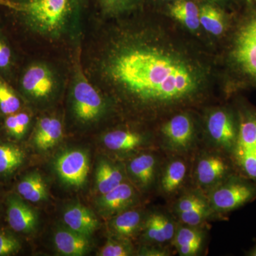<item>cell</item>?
I'll use <instances>...</instances> for the list:
<instances>
[{
  "mask_svg": "<svg viewBox=\"0 0 256 256\" xmlns=\"http://www.w3.org/2000/svg\"><path fill=\"white\" fill-rule=\"evenodd\" d=\"M24 153L12 144H0V174H8L23 163Z\"/></svg>",
  "mask_w": 256,
  "mask_h": 256,
  "instance_id": "4316f807",
  "label": "cell"
},
{
  "mask_svg": "<svg viewBox=\"0 0 256 256\" xmlns=\"http://www.w3.org/2000/svg\"><path fill=\"white\" fill-rule=\"evenodd\" d=\"M208 204L213 212L228 213L256 198V184L235 172L208 192Z\"/></svg>",
  "mask_w": 256,
  "mask_h": 256,
  "instance_id": "3957f363",
  "label": "cell"
},
{
  "mask_svg": "<svg viewBox=\"0 0 256 256\" xmlns=\"http://www.w3.org/2000/svg\"><path fill=\"white\" fill-rule=\"evenodd\" d=\"M248 256H256V244L246 254Z\"/></svg>",
  "mask_w": 256,
  "mask_h": 256,
  "instance_id": "d590c367",
  "label": "cell"
},
{
  "mask_svg": "<svg viewBox=\"0 0 256 256\" xmlns=\"http://www.w3.org/2000/svg\"><path fill=\"white\" fill-rule=\"evenodd\" d=\"M136 198V192L129 183L122 182L114 190L102 194L99 200V205L106 213L121 212L132 204Z\"/></svg>",
  "mask_w": 256,
  "mask_h": 256,
  "instance_id": "ac0fdd59",
  "label": "cell"
},
{
  "mask_svg": "<svg viewBox=\"0 0 256 256\" xmlns=\"http://www.w3.org/2000/svg\"><path fill=\"white\" fill-rule=\"evenodd\" d=\"M176 226L174 220L166 214L154 212L146 218L144 223V237L156 246L172 242Z\"/></svg>",
  "mask_w": 256,
  "mask_h": 256,
  "instance_id": "7c38bea8",
  "label": "cell"
},
{
  "mask_svg": "<svg viewBox=\"0 0 256 256\" xmlns=\"http://www.w3.org/2000/svg\"><path fill=\"white\" fill-rule=\"evenodd\" d=\"M124 182V173L120 166L109 162H100L96 173V182L101 195L111 191Z\"/></svg>",
  "mask_w": 256,
  "mask_h": 256,
  "instance_id": "603a6c76",
  "label": "cell"
},
{
  "mask_svg": "<svg viewBox=\"0 0 256 256\" xmlns=\"http://www.w3.org/2000/svg\"><path fill=\"white\" fill-rule=\"evenodd\" d=\"M111 74L139 100L153 105L184 100L195 88L186 66L154 50L138 48L122 54L114 60Z\"/></svg>",
  "mask_w": 256,
  "mask_h": 256,
  "instance_id": "6da1fadb",
  "label": "cell"
},
{
  "mask_svg": "<svg viewBox=\"0 0 256 256\" xmlns=\"http://www.w3.org/2000/svg\"><path fill=\"white\" fill-rule=\"evenodd\" d=\"M8 220L11 228L20 233H30L36 226V215L28 205L18 198H10Z\"/></svg>",
  "mask_w": 256,
  "mask_h": 256,
  "instance_id": "2e32d148",
  "label": "cell"
},
{
  "mask_svg": "<svg viewBox=\"0 0 256 256\" xmlns=\"http://www.w3.org/2000/svg\"><path fill=\"white\" fill-rule=\"evenodd\" d=\"M176 156L166 162L158 176L159 191L164 196L175 194L182 188L188 176V163L182 156Z\"/></svg>",
  "mask_w": 256,
  "mask_h": 256,
  "instance_id": "8fae6325",
  "label": "cell"
},
{
  "mask_svg": "<svg viewBox=\"0 0 256 256\" xmlns=\"http://www.w3.org/2000/svg\"><path fill=\"white\" fill-rule=\"evenodd\" d=\"M54 240L58 252L65 256L84 255L90 247L88 237L69 228L56 232Z\"/></svg>",
  "mask_w": 256,
  "mask_h": 256,
  "instance_id": "d6986e66",
  "label": "cell"
},
{
  "mask_svg": "<svg viewBox=\"0 0 256 256\" xmlns=\"http://www.w3.org/2000/svg\"><path fill=\"white\" fill-rule=\"evenodd\" d=\"M235 172L233 163L228 156L220 152L218 154L205 153L196 160L195 182L202 192H208Z\"/></svg>",
  "mask_w": 256,
  "mask_h": 256,
  "instance_id": "5b68a950",
  "label": "cell"
},
{
  "mask_svg": "<svg viewBox=\"0 0 256 256\" xmlns=\"http://www.w3.org/2000/svg\"><path fill=\"white\" fill-rule=\"evenodd\" d=\"M63 136L62 122L55 118H44L37 126L34 143L38 149L46 150L56 144Z\"/></svg>",
  "mask_w": 256,
  "mask_h": 256,
  "instance_id": "44dd1931",
  "label": "cell"
},
{
  "mask_svg": "<svg viewBox=\"0 0 256 256\" xmlns=\"http://www.w3.org/2000/svg\"><path fill=\"white\" fill-rule=\"evenodd\" d=\"M132 252V248L127 242L110 240L102 248L99 256H128Z\"/></svg>",
  "mask_w": 256,
  "mask_h": 256,
  "instance_id": "f546056e",
  "label": "cell"
},
{
  "mask_svg": "<svg viewBox=\"0 0 256 256\" xmlns=\"http://www.w3.org/2000/svg\"><path fill=\"white\" fill-rule=\"evenodd\" d=\"M158 166L160 162L154 154L143 153L130 162L128 170L140 188H148L159 176Z\"/></svg>",
  "mask_w": 256,
  "mask_h": 256,
  "instance_id": "5bb4252c",
  "label": "cell"
},
{
  "mask_svg": "<svg viewBox=\"0 0 256 256\" xmlns=\"http://www.w3.org/2000/svg\"><path fill=\"white\" fill-rule=\"evenodd\" d=\"M20 249L18 240L12 236L0 233V256L14 254Z\"/></svg>",
  "mask_w": 256,
  "mask_h": 256,
  "instance_id": "4dcf8cb0",
  "label": "cell"
},
{
  "mask_svg": "<svg viewBox=\"0 0 256 256\" xmlns=\"http://www.w3.org/2000/svg\"><path fill=\"white\" fill-rule=\"evenodd\" d=\"M18 191L25 200L34 203L43 201L47 197L46 184L38 173L25 176L18 183Z\"/></svg>",
  "mask_w": 256,
  "mask_h": 256,
  "instance_id": "d4e9b609",
  "label": "cell"
},
{
  "mask_svg": "<svg viewBox=\"0 0 256 256\" xmlns=\"http://www.w3.org/2000/svg\"><path fill=\"white\" fill-rule=\"evenodd\" d=\"M12 52L3 40H0V68H8L11 63Z\"/></svg>",
  "mask_w": 256,
  "mask_h": 256,
  "instance_id": "d6a6232c",
  "label": "cell"
},
{
  "mask_svg": "<svg viewBox=\"0 0 256 256\" xmlns=\"http://www.w3.org/2000/svg\"><path fill=\"white\" fill-rule=\"evenodd\" d=\"M142 214L138 210H124L120 212L111 222V228L118 236H132L140 226Z\"/></svg>",
  "mask_w": 256,
  "mask_h": 256,
  "instance_id": "cb8c5ba5",
  "label": "cell"
},
{
  "mask_svg": "<svg viewBox=\"0 0 256 256\" xmlns=\"http://www.w3.org/2000/svg\"><path fill=\"white\" fill-rule=\"evenodd\" d=\"M56 170L64 183L69 186L80 188L87 180L88 156L85 152L79 150L65 152L57 158Z\"/></svg>",
  "mask_w": 256,
  "mask_h": 256,
  "instance_id": "ba28073f",
  "label": "cell"
},
{
  "mask_svg": "<svg viewBox=\"0 0 256 256\" xmlns=\"http://www.w3.org/2000/svg\"><path fill=\"white\" fill-rule=\"evenodd\" d=\"M64 222L70 230L88 237L98 226L92 210L80 204L69 206L64 214Z\"/></svg>",
  "mask_w": 256,
  "mask_h": 256,
  "instance_id": "9a60e30c",
  "label": "cell"
},
{
  "mask_svg": "<svg viewBox=\"0 0 256 256\" xmlns=\"http://www.w3.org/2000/svg\"><path fill=\"white\" fill-rule=\"evenodd\" d=\"M0 6L12 10L15 12H18L20 11V5L13 0H0Z\"/></svg>",
  "mask_w": 256,
  "mask_h": 256,
  "instance_id": "e575fe53",
  "label": "cell"
},
{
  "mask_svg": "<svg viewBox=\"0 0 256 256\" xmlns=\"http://www.w3.org/2000/svg\"><path fill=\"white\" fill-rule=\"evenodd\" d=\"M172 242L180 256H195L202 250L203 232L197 226L183 224L176 228Z\"/></svg>",
  "mask_w": 256,
  "mask_h": 256,
  "instance_id": "e0dca14e",
  "label": "cell"
},
{
  "mask_svg": "<svg viewBox=\"0 0 256 256\" xmlns=\"http://www.w3.org/2000/svg\"><path fill=\"white\" fill-rule=\"evenodd\" d=\"M104 104L99 92L86 78L80 79L74 90V108L80 120L88 122L97 118L104 110Z\"/></svg>",
  "mask_w": 256,
  "mask_h": 256,
  "instance_id": "30bf717a",
  "label": "cell"
},
{
  "mask_svg": "<svg viewBox=\"0 0 256 256\" xmlns=\"http://www.w3.org/2000/svg\"><path fill=\"white\" fill-rule=\"evenodd\" d=\"M238 134L230 158L236 172L256 184V110H239Z\"/></svg>",
  "mask_w": 256,
  "mask_h": 256,
  "instance_id": "7a4b0ae2",
  "label": "cell"
},
{
  "mask_svg": "<svg viewBox=\"0 0 256 256\" xmlns=\"http://www.w3.org/2000/svg\"><path fill=\"white\" fill-rule=\"evenodd\" d=\"M102 9L106 11H114L124 9L132 2L133 0H98Z\"/></svg>",
  "mask_w": 256,
  "mask_h": 256,
  "instance_id": "1f68e13d",
  "label": "cell"
},
{
  "mask_svg": "<svg viewBox=\"0 0 256 256\" xmlns=\"http://www.w3.org/2000/svg\"><path fill=\"white\" fill-rule=\"evenodd\" d=\"M200 22L207 32L214 35L222 34L225 28L223 14L220 10L210 4L200 8Z\"/></svg>",
  "mask_w": 256,
  "mask_h": 256,
  "instance_id": "484cf974",
  "label": "cell"
},
{
  "mask_svg": "<svg viewBox=\"0 0 256 256\" xmlns=\"http://www.w3.org/2000/svg\"><path fill=\"white\" fill-rule=\"evenodd\" d=\"M165 1H174V0H165Z\"/></svg>",
  "mask_w": 256,
  "mask_h": 256,
  "instance_id": "8d00e7d4",
  "label": "cell"
},
{
  "mask_svg": "<svg viewBox=\"0 0 256 256\" xmlns=\"http://www.w3.org/2000/svg\"><path fill=\"white\" fill-rule=\"evenodd\" d=\"M200 10L192 0H174L170 5L172 16L191 30L200 26Z\"/></svg>",
  "mask_w": 256,
  "mask_h": 256,
  "instance_id": "7402d4cb",
  "label": "cell"
},
{
  "mask_svg": "<svg viewBox=\"0 0 256 256\" xmlns=\"http://www.w3.org/2000/svg\"><path fill=\"white\" fill-rule=\"evenodd\" d=\"M144 138L139 133L126 130H117L108 132L104 143L108 149L117 152H129L144 144Z\"/></svg>",
  "mask_w": 256,
  "mask_h": 256,
  "instance_id": "ffe728a7",
  "label": "cell"
},
{
  "mask_svg": "<svg viewBox=\"0 0 256 256\" xmlns=\"http://www.w3.org/2000/svg\"><path fill=\"white\" fill-rule=\"evenodd\" d=\"M30 122V116L25 112L10 114L5 120L6 130L13 137L20 140L24 136Z\"/></svg>",
  "mask_w": 256,
  "mask_h": 256,
  "instance_id": "f1b7e54d",
  "label": "cell"
},
{
  "mask_svg": "<svg viewBox=\"0 0 256 256\" xmlns=\"http://www.w3.org/2000/svg\"><path fill=\"white\" fill-rule=\"evenodd\" d=\"M160 146L175 156H182L194 149L195 130L190 116L178 114L166 121L161 129Z\"/></svg>",
  "mask_w": 256,
  "mask_h": 256,
  "instance_id": "277c9868",
  "label": "cell"
},
{
  "mask_svg": "<svg viewBox=\"0 0 256 256\" xmlns=\"http://www.w3.org/2000/svg\"><path fill=\"white\" fill-rule=\"evenodd\" d=\"M207 132L214 146L230 158L238 134V117L236 119L228 111H214L208 116Z\"/></svg>",
  "mask_w": 256,
  "mask_h": 256,
  "instance_id": "8992f818",
  "label": "cell"
},
{
  "mask_svg": "<svg viewBox=\"0 0 256 256\" xmlns=\"http://www.w3.org/2000/svg\"><path fill=\"white\" fill-rule=\"evenodd\" d=\"M21 107V102L14 90L4 80L0 79V110L4 114H16Z\"/></svg>",
  "mask_w": 256,
  "mask_h": 256,
  "instance_id": "83f0119b",
  "label": "cell"
},
{
  "mask_svg": "<svg viewBox=\"0 0 256 256\" xmlns=\"http://www.w3.org/2000/svg\"><path fill=\"white\" fill-rule=\"evenodd\" d=\"M22 85L30 95L42 98L50 95L54 86V80L46 66L33 65L24 74Z\"/></svg>",
  "mask_w": 256,
  "mask_h": 256,
  "instance_id": "4fadbf2b",
  "label": "cell"
},
{
  "mask_svg": "<svg viewBox=\"0 0 256 256\" xmlns=\"http://www.w3.org/2000/svg\"><path fill=\"white\" fill-rule=\"evenodd\" d=\"M141 256H168L170 255L169 250H166L161 246H158V247L152 246L146 248L140 252Z\"/></svg>",
  "mask_w": 256,
  "mask_h": 256,
  "instance_id": "836d02e7",
  "label": "cell"
},
{
  "mask_svg": "<svg viewBox=\"0 0 256 256\" xmlns=\"http://www.w3.org/2000/svg\"><path fill=\"white\" fill-rule=\"evenodd\" d=\"M233 57L242 74L256 82V16L237 34Z\"/></svg>",
  "mask_w": 256,
  "mask_h": 256,
  "instance_id": "52a82bcc",
  "label": "cell"
},
{
  "mask_svg": "<svg viewBox=\"0 0 256 256\" xmlns=\"http://www.w3.org/2000/svg\"><path fill=\"white\" fill-rule=\"evenodd\" d=\"M174 210L182 223L198 226L208 218L212 210L202 192L192 190L185 192L176 200Z\"/></svg>",
  "mask_w": 256,
  "mask_h": 256,
  "instance_id": "9c48e42d",
  "label": "cell"
}]
</instances>
